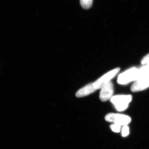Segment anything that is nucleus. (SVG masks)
Instances as JSON below:
<instances>
[{"instance_id":"f257e3e1","label":"nucleus","mask_w":149,"mask_h":149,"mask_svg":"<svg viewBox=\"0 0 149 149\" xmlns=\"http://www.w3.org/2000/svg\"><path fill=\"white\" fill-rule=\"evenodd\" d=\"M140 70L132 68L118 75V83L120 85H125L133 81H136L139 76Z\"/></svg>"},{"instance_id":"f03ea898","label":"nucleus","mask_w":149,"mask_h":149,"mask_svg":"<svg viewBox=\"0 0 149 149\" xmlns=\"http://www.w3.org/2000/svg\"><path fill=\"white\" fill-rule=\"evenodd\" d=\"M132 100L131 95H118L112 96L111 98V102L114 104L117 111H122L128 108Z\"/></svg>"},{"instance_id":"7ed1b4c3","label":"nucleus","mask_w":149,"mask_h":149,"mask_svg":"<svg viewBox=\"0 0 149 149\" xmlns=\"http://www.w3.org/2000/svg\"><path fill=\"white\" fill-rule=\"evenodd\" d=\"M105 119L107 122L113 123L120 126L128 125L131 121V118L128 115L112 113L106 115Z\"/></svg>"},{"instance_id":"20e7f679","label":"nucleus","mask_w":149,"mask_h":149,"mask_svg":"<svg viewBox=\"0 0 149 149\" xmlns=\"http://www.w3.org/2000/svg\"><path fill=\"white\" fill-rule=\"evenodd\" d=\"M120 70L119 68H116L107 72L93 83L94 88L96 90L101 89L104 85L110 82L111 80L117 75Z\"/></svg>"},{"instance_id":"39448f33","label":"nucleus","mask_w":149,"mask_h":149,"mask_svg":"<svg viewBox=\"0 0 149 149\" xmlns=\"http://www.w3.org/2000/svg\"><path fill=\"white\" fill-rule=\"evenodd\" d=\"M149 87V75L140 74L131 86L130 90L133 92H138L143 91Z\"/></svg>"},{"instance_id":"423d86ee","label":"nucleus","mask_w":149,"mask_h":149,"mask_svg":"<svg viewBox=\"0 0 149 149\" xmlns=\"http://www.w3.org/2000/svg\"><path fill=\"white\" fill-rule=\"evenodd\" d=\"M101 89L100 98L102 101L106 102L111 98L114 93V87L111 82H109Z\"/></svg>"},{"instance_id":"0eeeda50","label":"nucleus","mask_w":149,"mask_h":149,"mask_svg":"<svg viewBox=\"0 0 149 149\" xmlns=\"http://www.w3.org/2000/svg\"><path fill=\"white\" fill-rule=\"evenodd\" d=\"M96 91L93 86V83H91L77 91L76 93V96L78 98L83 97L92 94Z\"/></svg>"},{"instance_id":"6e6552de","label":"nucleus","mask_w":149,"mask_h":149,"mask_svg":"<svg viewBox=\"0 0 149 149\" xmlns=\"http://www.w3.org/2000/svg\"><path fill=\"white\" fill-rule=\"evenodd\" d=\"M80 3L83 8L89 9L93 5V0H80Z\"/></svg>"},{"instance_id":"1a4fd4ad","label":"nucleus","mask_w":149,"mask_h":149,"mask_svg":"<svg viewBox=\"0 0 149 149\" xmlns=\"http://www.w3.org/2000/svg\"><path fill=\"white\" fill-rule=\"evenodd\" d=\"M121 126L118 124L113 123L110 125L111 130L115 133H119L121 130Z\"/></svg>"},{"instance_id":"9d476101","label":"nucleus","mask_w":149,"mask_h":149,"mask_svg":"<svg viewBox=\"0 0 149 149\" xmlns=\"http://www.w3.org/2000/svg\"><path fill=\"white\" fill-rule=\"evenodd\" d=\"M129 134V128L128 125L123 126L121 129V134L123 137H126Z\"/></svg>"},{"instance_id":"9b49d317","label":"nucleus","mask_w":149,"mask_h":149,"mask_svg":"<svg viewBox=\"0 0 149 149\" xmlns=\"http://www.w3.org/2000/svg\"><path fill=\"white\" fill-rule=\"evenodd\" d=\"M141 63L143 65H147L149 63V54L146 56L141 61Z\"/></svg>"}]
</instances>
